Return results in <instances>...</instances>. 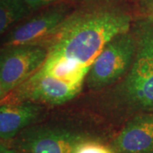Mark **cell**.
<instances>
[{"instance_id":"6da1fadb","label":"cell","mask_w":153,"mask_h":153,"mask_svg":"<svg viewBox=\"0 0 153 153\" xmlns=\"http://www.w3.org/2000/svg\"><path fill=\"white\" fill-rule=\"evenodd\" d=\"M131 17L119 9L100 6L68 15L51 40L48 55L90 66L105 44L128 32Z\"/></svg>"},{"instance_id":"7a4b0ae2","label":"cell","mask_w":153,"mask_h":153,"mask_svg":"<svg viewBox=\"0 0 153 153\" xmlns=\"http://www.w3.org/2000/svg\"><path fill=\"white\" fill-rule=\"evenodd\" d=\"M136 52L125 82L128 97L137 106L153 111V16L135 24Z\"/></svg>"},{"instance_id":"3957f363","label":"cell","mask_w":153,"mask_h":153,"mask_svg":"<svg viewBox=\"0 0 153 153\" xmlns=\"http://www.w3.org/2000/svg\"><path fill=\"white\" fill-rule=\"evenodd\" d=\"M135 52L134 33L128 31L115 36L89 66L87 75L88 87L98 89L118 80L132 66Z\"/></svg>"},{"instance_id":"277c9868","label":"cell","mask_w":153,"mask_h":153,"mask_svg":"<svg viewBox=\"0 0 153 153\" xmlns=\"http://www.w3.org/2000/svg\"><path fill=\"white\" fill-rule=\"evenodd\" d=\"M82 84L66 82L39 69L1 100L0 105L23 101L63 104L80 92Z\"/></svg>"},{"instance_id":"5b68a950","label":"cell","mask_w":153,"mask_h":153,"mask_svg":"<svg viewBox=\"0 0 153 153\" xmlns=\"http://www.w3.org/2000/svg\"><path fill=\"white\" fill-rule=\"evenodd\" d=\"M48 56L42 45L5 46L0 51V79L5 95L38 71ZM4 95V96H5Z\"/></svg>"},{"instance_id":"8992f818","label":"cell","mask_w":153,"mask_h":153,"mask_svg":"<svg viewBox=\"0 0 153 153\" xmlns=\"http://www.w3.org/2000/svg\"><path fill=\"white\" fill-rule=\"evenodd\" d=\"M68 12L69 8L66 4H55L15 28L6 38L4 46L39 45V43L54 37L68 16Z\"/></svg>"},{"instance_id":"52a82bcc","label":"cell","mask_w":153,"mask_h":153,"mask_svg":"<svg viewBox=\"0 0 153 153\" xmlns=\"http://www.w3.org/2000/svg\"><path fill=\"white\" fill-rule=\"evenodd\" d=\"M84 138L60 128H33L25 132L21 147L27 153H75Z\"/></svg>"},{"instance_id":"ba28073f","label":"cell","mask_w":153,"mask_h":153,"mask_svg":"<svg viewBox=\"0 0 153 153\" xmlns=\"http://www.w3.org/2000/svg\"><path fill=\"white\" fill-rule=\"evenodd\" d=\"M114 147L120 153H153V114L129 121L115 139Z\"/></svg>"},{"instance_id":"9c48e42d","label":"cell","mask_w":153,"mask_h":153,"mask_svg":"<svg viewBox=\"0 0 153 153\" xmlns=\"http://www.w3.org/2000/svg\"><path fill=\"white\" fill-rule=\"evenodd\" d=\"M41 111L42 107L33 101L0 105V139L16 136L38 119Z\"/></svg>"},{"instance_id":"30bf717a","label":"cell","mask_w":153,"mask_h":153,"mask_svg":"<svg viewBox=\"0 0 153 153\" xmlns=\"http://www.w3.org/2000/svg\"><path fill=\"white\" fill-rule=\"evenodd\" d=\"M42 71L61 80L76 84H82L87 76L89 66H86L76 60H70L63 56L48 55Z\"/></svg>"},{"instance_id":"8fae6325","label":"cell","mask_w":153,"mask_h":153,"mask_svg":"<svg viewBox=\"0 0 153 153\" xmlns=\"http://www.w3.org/2000/svg\"><path fill=\"white\" fill-rule=\"evenodd\" d=\"M31 10L24 0H0V35L15 22L27 16Z\"/></svg>"},{"instance_id":"7c38bea8","label":"cell","mask_w":153,"mask_h":153,"mask_svg":"<svg viewBox=\"0 0 153 153\" xmlns=\"http://www.w3.org/2000/svg\"><path fill=\"white\" fill-rule=\"evenodd\" d=\"M75 153H114L111 149L94 141H82L75 151Z\"/></svg>"},{"instance_id":"4fadbf2b","label":"cell","mask_w":153,"mask_h":153,"mask_svg":"<svg viewBox=\"0 0 153 153\" xmlns=\"http://www.w3.org/2000/svg\"><path fill=\"white\" fill-rule=\"evenodd\" d=\"M24 1L32 10H36L40 7L58 4L59 2H62L64 0H24Z\"/></svg>"},{"instance_id":"5bb4252c","label":"cell","mask_w":153,"mask_h":153,"mask_svg":"<svg viewBox=\"0 0 153 153\" xmlns=\"http://www.w3.org/2000/svg\"><path fill=\"white\" fill-rule=\"evenodd\" d=\"M143 4L151 16H153V0H143Z\"/></svg>"},{"instance_id":"9a60e30c","label":"cell","mask_w":153,"mask_h":153,"mask_svg":"<svg viewBox=\"0 0 153 153\" xmlns=\"http://www.w3.org/2000/svg\"><path fill=\"white\" fill-rule=\"evenodd\" d=\"M0 153H16V152L6 146L2 142H0Z\"/></svg>"},{"instance_id":"2e32d148","label":"cell","mask_w":153,"mask_h":153,"mask_svg":"<svg viewBox=\"0 0 153 153\" xmlns=\"http://www.w3.org/2000/svg\"><path fill=\"white\" fill-rule=\"evenodd\" d=\"M5 94L4 92V89H3V86H2V82H1V79H0V101L4 97Z\"/></svg>"}]
</instances>
